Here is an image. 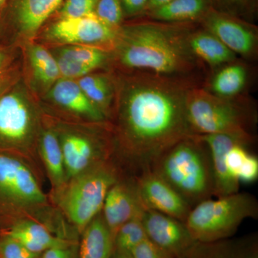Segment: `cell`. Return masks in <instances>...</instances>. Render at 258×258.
<instances>
[{
    "label": "cell",
    "mask_w": 258,
    "mask_h": 258,
    "mask_svg": "<svg viewBox=\"0 0 258 258\" xmlns=\"http://www.w3.org/2000/svg\"><path fill=\"white\" fill-rule=\"evenodd\" d=\"M214 10L250 23L257 12V0H208Z\"/></svg>",
    "instance_id": "obj_29"
},
{
    "label": "cell",
    "mask_w": 258,
    "mask_h": 258,
    "mask_svg": "<svg viewBox=\"0 0 258 258\" xmlns=\"http://www.w3.org/2000/svg\"><path fill=\"white\" fill-rule=\"evenodd\" d=\"M7 3H8V0H0V15L3 13Z\"/></svg>",
    "instance_id": "obj_41"
},
{
    "label": "cell",
    "mask_w": 258,
    "mask_h": 258,
    "mask_svg": "<svg viewBox=\"0 0 258 258\" xmlns=\"http://www.w3.org/2000/svg\"><path fill=\"white\" fill-rule=\"evenodd\" d=\"M42 124L38 107L20 79L0 96V152L30 160Z\"/></svg>",
    "instance_id": "obj_7"
},
{
    "label": "cell",
    "mask_w": 258,
    "mask_h": 258,
    "mask_svg": "<svg viewBox=\"0 0 258 258\" xmlns=\"http://www.w3.org/2000/svg\"><path fill=\"white\" fill-rule=\"evenodd\" d=\"M147 238L142 217L134 218L120 226L115 232L113 236L114 250L130 252Z\"/></svg>",
    "instance_id": "obj_28"
},
{
    "label": "cell",
    "mask_w": 258,
    "mask_h": 258,
    "mask_svg": "<svg viewBox=\"0 0 258 258\" xmlns=\"http://www.w3.org/2000/svg\"><path fill=\"white\" fill-rule=\"evenodd\" d=\"M146 210L135 177L123 174L108 190L101 214L114 236L120 226L134 218L142 217Z\"/></svg>",
    "instance_id": "obj_15"
},
{
    "label": "cell",
    "mask_w": 258,
    "mask_h": 258,
    "mask_svg": "<svg viewBox=\"0 0 258 258\" xmlns=\"http://www.w3.org/2000/svg\"><path fill=\"white\" fill-rule=\"evenodd\" d=\"M111 258H133L130 252H123V251L114 250L112 254Z\"/></svg>",
    "instance_id": "obj_40"
},
{
    "label": "cell",
    "mask_w": 258,
    "mask_h": 258,
    "mask_svg": "<svg viewBox=\"0 0 258 258\" xmlns=\"http://www.w3.org/2000/svg\"><path fill=\"white\" fill-rule=\"evenodd\" d=\"M78 258H111L114 251L113 236L101 212L83 231Z\"/></svg>",
    "instance_id": "obj_24"
},
{
    "label": "cell",
    "mask_w": 258,
    "mask_h": 258,
    "mask_svg": "<svg viewBox=\"0 0 258 258\" xmlns=\"http://www.w3.org/2000/svg\"><path fill=\"white\" fill-rule=\"evenodd\" d=\"M130 254L133 258H174L149 238L136 246Z\"/></svg>",
    "instance_id": "obj_33"
},
{
    "label": "cell",
    "mask_w": 258,
    "mask_h": 258,
    "mask_svg": "<svg viewBox=\"0 0 258 258\" xmlns=\"http://www.w3.org/2000/svg\"><path fill=\"white\" fill-rule=\"evenodd\" d=\"M195 23H167L146 19L122 25L111 61L128 72L192 79L202 63L189 46Z\"/></svg>",
    "instance_id": "obj_2"
},
{
    "label": "cell",
    "mask_w": 258,
    "mask_h": 258,
    "mask_svg": "<svg viewBox=\"0 0 258 258\" xmlns=\"http://www.w3.org/2000/svg\"><path fill=\"white\" fill-rule=\"evenodd\" d=\"M20 77V71L11 68L8 71L0 74V96L6 92L15 83L18 82Z\"/></svg>",
    "instance_id": "obj_37"
},
{
    "label": "cell",
    "mask_w": 258,
    "mask_h": 258,
    "mask_svg": "<svg viewBox=\"0 0 258 258\" xmlns=\"http://www.w3.org/2000/svg\"><path fill=\"white\" fill-rule=\"evenodd\" d=\"M54 106L86 123L108 121L105 115L88 99L76 80L60 78L45 93Z\"/></svg>",
    "instance_id": "obj_16"
},
{
    "label": "cell",
    "mask_w": 258,
    "mask_h": 258,
    "mask_svg": "<svg viewBox=\"0 0 258 258\" xmlns=\"http://www.w3.org/2000/svg\"><path fill=\"white\" fill-rule=\"evenodd\" d=\"M118 30L103 23L94 13L83 18L58 19L48 27L44 35L46 41L60 46L86 45L111 53Z\"/></svg>",
    "instance_id": "obj_10"
},
{
    "label": "cell",
    "mask_w": 258,
    "mask_h": 258,
    "mask_svg": "<svg viewBox=\"0 0 258 258\" xmlns=\"http://www.w3.org/2000/svg\"><path fill=\"white\" fill-rule=\"evenodd\" d=\"M98 0H63L58 8L59 19L83 18L94 14Z\"/></svg>",
    "instance_id": "obj_31"
},
{
    "label": "cell",
    "mask_w": 258,
    "mask_h": 258,
    "mask_svg": "<svg viewBox=\"0 0 258 258\" xmlns=\"http://www.w3.org/2000/svg\"><path fill=\"white\" fill-rule=\"evenodd\" d=\"M76 81L88 99L109 120L115 99L114 78L106 74L91 73Z\"/></svg>",
    "instance_id": "obj_25"
},
{
    "label": "cell",
    "mask_w": 258,
    "mask_h": 258,
    "mask_svg": "<svg viewBox=\"0 0 258 258\" xmlns=\"http://www.w3.org/2000/svg\"><path fill=\"white\" fill-rule=\"evenodd\" d=\"M151 170L165 180L191 208L215 197L210 151L198 135L183 139L163 153Z\"/></svg>",
    "instance_id": "obj_3"
},
{
    "label": "cell",
    "mask_w": 258,
    "mask_h": 258,
    "mask_svg": "<svg viewBox=\"0 0 258 258\" xmlns=\"http://www.w3.org/2000/svg\"><path fill=\"white\" fill-rule=\"evenodd\" d=\"M142 223L149 240L174 258H187L198 243L184 222L153 210H146Z\"/></svg>",
    "instance_id": "obj_13"
},
{
    "label": "cell",
    "mask_w": 258,
    "mask_h": 258,
    "mask_svg": "<svg viewBox=\"0 0 258 258\" xmlns=\"http://www.w3.org/2000/svg\"><path fill=\"white\" fill-rule=\"evenodd\" d=\"M247 71L243 64L232 62L222 66L210 81V92L225 98H235L245 87Z\"/></svg>",
    "instance_id": "obj_26"
},
{
    "label": "cell",
    "mask_w": 258,
    "mask_h": 258,
    "mask_svg": "<svg viewBox=\"0 0 258 258\" xmlns=\"http://www.w3.org/2000/svg\"><path fill=\"white\" fill-rule=\"evenodd\" d=\"M114 78L111 118L113 161L123 174L152 169L163 153L195 135L186 115L193 79L129 72Z\"/></svg>",
    "instance_id": "obj_1"
},
{
    "label": "cell",
    "mask_w": 258,
    "mask_h": 258,
    "mask_svg": "<svg viewBox=\"0 0 258 258\" xmlns=\"http://www.w3.org/2000/svg\"><path fill=\"white\" fill-rule=\"evenodd\" d=\"M240 183L252 184L258 179V159L250 153L237 175Z\"/></svg>",
    "instance_id": "obj_34"
},
{
    "label": "cell",
    "mask_w": 258,
    "mask_h": 258,
    "mask_svg": "<svg viewBox=\"0 0 258 258\" xmlns=\"http://www.w3.org/2000/svg\"><path fill=\"white\" fill-rule=\"evenodd\" d=\"M42 254L32 252L8 234L0 237V258H41Z\"/></svg>",
    "instance_id": "obj_32"
},
{
    "label": "cell",
    "mask_w": 258,
    "mask_h": 258,
    "mask_svg": "<svg viewBox=\"0 0 258 258\" xmlns=\"http://www.w3.org/2000/svg\"><path fill=\"white\" fill-rule=\"evenodd\" d=\"M63 0H8L0 21L11 28L19 38L32 42L40 29L58 10Z\"/></svg>",
    "instance_id": "obj_12"
},
{
    "label": "cell",
    "mask_w": 258,
    "mask_h": 258,
    "mask_svg": "<svg viewBox=\"0 0 258 258\" xmlns=\"http://www.w3.org/2000/svg\"><path fill=\"white\" fill-rule=\"evenodd\" d=\"M198 137L206 144L210 151L215 179V198L238 192L240 183L229 174L225 164V154L234 144L243 143L249 146L252 143L227 134L198 135Z\"/></svg>",
    "instance_id": "obj_17"
},
{
    "label": "cell",
    "mask_w": 258,
    "mask_h": 258,
    "mask_svg": "<svg viewBox=\"0 0 258 258\" xmlns=\"http://www.w3.org/2000/svg\"><path fill=\"white\" fill-rule=\"evenodd\" d=\"M41 258H78V246L76 241L49 249L42 253Z\"/></svg>",
    "instance_id": "obj_35"
},
{
    "label": "cell",
    "mask_w": 258,
    "mask_h": 258,
    "mask_svg": "<svg viewBox=\"0 0 258 258\" xmlns=\"http://www.w3.org/2000/svg\"><path fill=\"white\" fill-rule=\"evenodd\" d=\"M134 177L139 196L147 210L186 221L191 207L165 180L152 170Z\"/></svg>",
    "instance_id": "obj_14"
},
{
    "label": "cell",
    "mask_w": 258,
    "mask_h": 258,
    "mask_svg": "<svg viewBox=\"0 0 258 258\" xmlns=\"http://www.w3.org/2000/svg\"><path fill=\"white\" fill-rule=\"evenodd\" d=\"M199 23L236 55L252 59L257 52V28L249 22L210 8Z\"/></svg>",
    "instance_id": "obj_11"
},
{
    "label": "cell",
    "mask_w": 258,
    "mask_h": 258,
    "mask_svg": "<svg viewBox=\"0 0 258 258\" xmlns=\"http://www.w3.org/2000/svg\"><path fill=\"white\" fill-rule=\"evenodd\" d=\"M25 51L30 86L35 92L45 94L61 78L55 56L46 47L32 41L27 42Z\"/></svg>",
    "instance_id": "obj_20"
},
{
    "label": "cell",
    "mask_w": 258,
    "mask_h": 258,
    "mask_svg": "<svg viewBox=\"0 0 258 258\" xmlns=\"http://www.w3.org/2000/svg\"><path fill=\"white\" fill-rule=\"evenodd\" d=\"M94 13L110 28L118 30L123 25L125 16L120 0H98Z\"/></svg>",
    "instance_id": "obj_30"
},
{
    "label": "cell",
    "mask_w": 258,
    "mask_h": 258,
    "mask_svg": "<svg viewBox=\"0 0 258 258\" xmlns=\"http://www.w3.org/2000/svg\"><path fill=\"white\" fill-rule=\"evenodd\" d=\"M210 8L208 0H172L143 16L162 23H195L200 21Z\"/></svg>",
    "instance_id": "obj_23"
},
{
    "label": "cell",
    "mask_w": 258,
    "mask_h": 258,
    "mask_svg": "<svg viewBox=\"0 0 258 258\" xmlns=\"http://www.w3.org/2000/svg\"><path fill=\"white\" fill-rule=\"evenodd\" d=\"M53 127L62 149L68 181L113 159V137L108 121L87 123L83 128L66 123Z\"/></svg>",
    "instance_id": "obj_9"
},
{
    "label": "cell",
    "mask_w": 258,
    "mask_h": 258,
    "mask_svg": "<svg viewBox=\"0 0 258 258\" xmlns=\"http://www.w3.org/2000/svg\"><path fill=\"white\" fill-rule=\"evenodd\" d=\"M55 55L92 68L94 71L111 62V53L86 45H62L55 50Z\"/></svg>",
    "instance_id": "obj_27"
},
{
    "label": "cell",
    "mask_w": 258,
    "mask_h": 258,
    "mask_svg": "<svg viewBox=\"0 0 258 258\" xmlns=\"http://www.w3.org/2000/svg\"><path fill=\"white\" fill-rule=\"evenodd\" d=\"M186 108L195 135L227 134L253 143L256 115L244 101L217 96L195 86L188 93Z\"/></svg>",
    "instance_id": "obj_4"
},
{
    "label": "cell",
    "mask_w": 258,
    "mask_h": 258,
    "mask_svg": "<svg viewBox=\"0 0 258 258\" xmlns=\"http://www.w3.org/2000/svg\"><path fill=\"white\" fill-rule=\"evenodd\" d=\"M6 234L32 252L40 254L49 249L76 241L66 240L56 235L45 224L29 217L15 220Z\"/></svg>",
    "instance_id": "obj_19"
},
{
    "label": "cell",
    "mask_w": 258,
    "mask_h": 258,
    "mask_svg": "<svg viewBox=\"0 0 258 258\" xmlns=\"http://www.w3.org/2000/svg\"><path fill=\"white\" fill-rule=\"evenodd\" d=\"M187 258H258L257 235L198 242Z\"/></svg>",
    "instance_id": "obj_21"
},
{
    "label": "cell",
    "mask_w": 258,
    "mask_h": 258,
    "mask_svg": "<svg viewBox=\"0 0 258 258\" xmlns=\"http://www.w3.org/2000/svg\"><path fill=\"white\" fill-rule=\"evenodd\" d=\"M257 217V198L238 191L198 204L184 223L197 242L206 243L231 238L244 220Z\"/></svg>",
    "instance_id": "obj_6"
},
{
    "label": "cell",
    "mask_w": 258,
    "mask_h": 258,
    "mask_svg": "<svg viewBox=\"0 0 258 258\" xmlns=\"http://www.w3.org/2000/svg\"><path fill=\"white\" fill-rule=\"evenodd\" d=\"M124 16H142L149 0H120Z\"/></svg>",
    "instance_id": "obj_36"
},
{
    "label": "cell",
    "mask_w": 258,
    "mask_h": 258,
    "mask_svg": "<svg viewBox=\"0 0 258 258\" xmlns=\"http://www.w3.org/2000/svg\"><path fill=\"white\" fill-rule=\"evenodd\" d=\"M171 1H172V0H149L144 15L146 14L147 13H149V12L152 11L153 10L160 8V7L163 6V5H165L167 4V3H170ZM143 15H142V16H143Z\"/></svg>",
    "instance_id": "obj_39"
},
{
    "label": "cell",
    "mask_w": 258,
    "mask_h": 258,
    "mask_svg": "<svg viewBox=\"0 0 258 258\" xmlns=\"http://www.w3.org/2000/svg\"><path fill=\"white\" fill-rule=\"evenodd\" d=\"M188 41L190 50L202 64L217 68L237 60V56L232 51L203 28L195 27L190 32Z\"/></svg>",
    "instance_id": "obj_22"
},
{
    "label": "cell",
    "mask_w": 258,
    "mask_h": 258,
    "mask_svg": "<svg viewBox=\"0 0 258 258\" xmlns=\"http://www.w3.org/2000/svg\"><path fill=\"white\" fill-rule=\"evenodd\" d=\"M28 161L0 152V205L18 220L29 217L46 225L43 217L48 214V200Z\"/></svg>",
    "instance_id": "obj_8"
},
{
    "label": "cell",
    "mask_w": 258,
    "mask_h": 258,
    "mask_svg": "<svg viewBox=\"0 0 258 258\" xmlns=\"http://www.w3.org/2000/svg\"><path fill=\"white\" fill-rule=\"evenodd\" d=\"M112 159L68 181L53 196L70 225L79 233L99 215L110 188L123 175Z\"/></svg>",
    "instance_id": "obj_5"
},
{
    "label": "cell",
    "mask_w": 258,
    "mask_h": 258,
    "mask_svg": "<svg viewBox=\"0 0 258 258\" xmlns=\"http://www.w3.org/2000/svg\"><path fill=\"white\" fill-rule=\"evenodd\" d=\"M12 56L5 47L0 46V74L11 69Z\"/></svg>",
    "instance_id": "obj_38"
},
{
    "label": "cell",
    "mask_w": 258,
    "mask_h": 258,
    "mask_svg": "<svg viewBox=\"0 0 258 258\" xmlns=\"http://www.w3.org/2000/svg\"><path fill=\"white\" fill-rule=\"evenodd\" d=\"M37 151L52 185V197L55 196L68 181L62 149L53 125L42 124L37 138Z\"/></svg>",
    "instance_id": "obj_18"
}]
</instances>
